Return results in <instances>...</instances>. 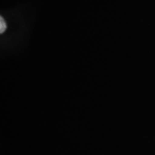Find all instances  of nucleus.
Returning <instances> with one entry per match:
<instances>
[{"label":"nucleus","instance_id":"1","mask_svg":"<svg viewBox=\"0 0 155 155\" xmlns=\"http://www.w3.org/2000/svg\"><path fill=\"white\" fill-rule=\"evenodd\" d=\"M6 28H7L6 23L2 18V17H1V18H0V33H2V32H5Z\"/></svg>","mask_w":155,"mask_h":155}]
</instances>
